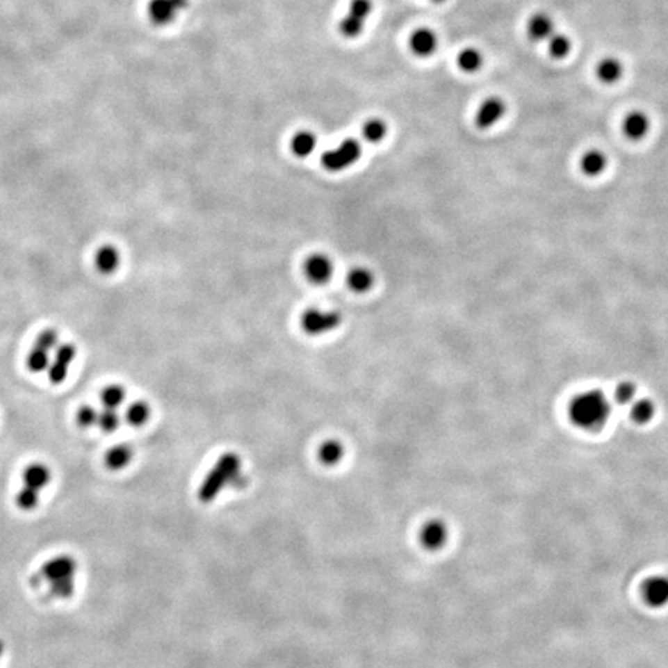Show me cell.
Returning a JSON list of instances; mask_svg holds the SVG:
<instances>
[{
	"mask_svg": "<svg viewBox=\"0 0 668 668\" xmlns=\"http://www.w3.org/2000/svg\"><path fill=\"white\" fill-rule=\"evenodd\" d=\"M484 64V56L481 54V51H478L477 48H473V47H467V48H463L458 53V56H457V65L461 72H464V73H477L481 67H483Z\"/></svg>",
	"mask_w": 668,
	"mask_h": 668,
	"instance_id": "cell-19",
	"label": "cell"
},
{
	"mask_svg": "<svg viewBox=\"0 0 668 668\" xmlns=\"http://www.w3.org/2000/svg\"><path fill=\"white\" fill-rule=\"evenodd\" d=\"M608 168V158L601 150H588L580 158V170L587 177H598L602 175L605 169Z\"/></svg>",
	"mask_w": 668,
	"mask_h": 668,
	"instance_id": "cell-16",
	"label": "cell"
},
{
	"mask_svg": "<svg viewBox=\"0 0 668 668\" xmlns=\"http://www.w3.org/2000/svg\"><path fill=\"white\" fill-rule=\"evenodd\" d=\"M438 48V38L435 31L429 28H418L410 36V50L419 58L432 56Z\"/></svg>",
	"mask_w": 668,
	"mask_h": 668,
	"instance_id": "cell-14",
	"label": "cell"
},
{
	"mask_svg": "<svg viewBox=\"0 0 668 668\" xmlns=\"http://www.w3.org/2000/svg\"><path fill=\"white\" fill-rule=\"evenodd\" d=\"M26 364H28V368L34 371V373H40V371H44L50 367L51 362H50V357H48V351L34 347L31 350V353L28 355Z\"/></svg>",
	"mask_w": 668,
	"mask_h": 668,
	"instance_id": "cell-29",
	"label": "cell"
},
{
	"mask_svg": "<svg viewBox=\"0 0 668 668\" xmlns=\"http://www.w3.org/2000/svg\"><path fill=\"white\" fill-rule=\"evenodd\" d=\"M371 11H373V2H371V0H351L348 15L365 22V19L370 16Z\"/></svg>",
	"mask_w": 668,
	"mask_h": 668,
	"instance_id": "cell-32",
	"label": "cell"
},
{
	"mask_svg": "<svg viewBox=\"0 0 668 668\" xmlns=\"http://www.w3.org/2000/svg\"><path fill=\"white\" fill-rule=\"evenodd\" d=\"M526 33L529 39L535 40V42H543V40H548L554 31V20L546 13H535L528 20L526 25Z\"/></svg>",
	"mask_w": 668,
	"mask_h": 668,
	"instance_id": "cell-13",
	"label": "cell"
},
{
	"mask_svg": "<svg viewBox=\"0 0 668 668\" xmlns=\"http://www.w3.org/2000/svg\"><path fill=\"white\" fill-rule=\"evenodd\" d=\"M51 480V471L42 463H31L30 466H26L22 473V481H24V489L34 494H39L40 491L50 483Z\"/></svg>",
	"mask_w": 668,
	"mask_h": 668,
	"instance_id": "cell-11",
	"label": "cell"
},
{
	"mask_svg": "<svg viewBox=\"0 0 668 668\" xmlns=\"http://www.w3.org/2000/svg\"><path fill=\"white\" fill-rule=\"evenodd\" d=\"M304 272L309 282L316 285H323L332 277L333 261L325 254H313L305 260Z\"/></svg>",
	"mask_w": 668,
	"mask_h": 668,
	"instance_id": "cell-10",
	"label": "cell"
},
{
	"mask_svg": "<svg viewBox=\"0 0 668 668\" xmlns=\"http://www.w3.org/2000/svg\"><path fill=\"white\" fill-rule=\"evenodd\" d=\"M98 416H99V412H96L92 405H82V407L78 410L76 419L81 427H92L95 424H98Z\"/></svg>",
	"mask_w": 668,
	"mask_h": 668,
	"instance_id": "cell-33",
	"label": "cell"
},
{
	"mask_svg": "<svg viewBox=\"0 0 668 668\" xmlns=\"http://www.w3.org/2000/svg\"><path fill=\"white\" fill-rule=\"evenodd\" d=\"M126 418L130 425L141 427L149 421L150 407L144 401H135L129 405V409L126 412Z\"/></svg>",
	"mask_w": 668,
	"mask_h": 668,
	"instance_id": "cell-25",
	"label": "cell"
},
{
	"mask_svg": "<svg viewBox=\"0 0 668 668\" xmlns=\"http://www.w3.org/2000/svg\"><path fill=\"white\" fill-rule=\"evenodd\" d=\"M364 25H365L364 20L357 19L355 16H351V15H347L345 17L342 19V22L339 25V30L342 33V36H345L348 39H355L362 33Z\"/></svg>",
	"mask_w": 668,
	"mask_h": 668,
	"instance_id": "cell-30",
	"label": "cell"
},
{
	"mask_svg": "<svg viewBox=\"0 0 668 668\" xmlns=\"http://www.w3.org/2000/svg\"><path fill=\"white\" fill-rule=\"evenodd\" d=\"M622 130L625 136L631 141H639L645 138L650 130V120L644 112L640 110H633L624 118Z\"/></svg>",
	"mask_w": 668,
	"mask_h": 668,
	"instance_id": "cell-12",
	"label": "cell"
},
{
	"mask_svg": "<svg viewBox=\"0 0 668 668\" xmlns=\"http://www.w3.org/2000/svg\"><path fill=\"white\" fill-rule=\"evenodd\" d=\"M3 653H5V644H3V640H0V660H2Z\"/></svg>",
	"mask_w": 668,
	"mask_h": 668,
	"instance_id": "cell-37",
	"label": "cell"
},
{
	"mask_svg": "<svg viewBox=\"0 0 668 668\" xmlns=\"http://www.w3.org/2000/svg\"><path fill=\"white\" fill-rule=\"evenodd\" d=\"M506 113L505 101L498 96H489L478 106L475 112V126L478 129H491L497 124Z\"/></svg>",
	"mask_w": 668,
	"mask_h": 668,
	"instance_id": "cell-9",
	"label": "cell"
},
{
	"mask_svg": "<svg viewBox=\"0 0 668 668\" xmlns=\"http://www.w3.org/2000/svg\"><path fill=\"white\" fill-rule=\"evenodd\" d=\"M636 396H637V387L636 384L631 381L619 382L614 387V391H612V399L621 405H630L633 401H635Z\"/></svg>",
	"mask_w": 668,
	"mask_h": 668,
	"instance_id": "cell-27",
	"label": "cell"
},
{
	"mask_svg": "<svg viewBox=\"0 0 668 668\" xmlns=\"http://www.w3.org/2000/svg\"><path fill=\"white\" fill-rule=\"evenodd\" d=\"M447 540H449V528L439 519H432L424 523L421 531H419V543L424 549L432 551V553L443 549Z\"/></svg>",
	"mask_w": 668,
	"mask_h": 668,
	"instance_id": "cell-8",
	"label": "cell"
},
{
	"mask_svg": "<svg viewBox=\"0 0 668 668\" xmlns=\"http://www.w3.org/2000/svg\"><path fill=\"white\" fill-rule=\"evenodd\" d=\"M34 347L42 348L45 351H51L53 348H56L58 347V333L54 332V329H50V328L44 329V332L38 336L36 345H34Z\"/></svg>",
	"mask_w": 668,
	"mask_h": 668,
	"instance_id": "cell-34",
	"label": "cell"
},
{
	"mask_svg": "<svg viewBox=\"0 0 668 668\" xmlns=\"http://www.w3.org/2000/svg\"><path fill=\"white\" fill-rule=\"evenodd\" d=\"M124 399H126V390L120 385H108L107 389L102 390L101 401L106 409L116 410L124 402Z\"/></svg>",
	"mask_w": 668,
	"mask_h": 668,
	"instance_id": "cell-28",
	"label": "cell"
},
{
	"mask_svg": "<svg viewBox=\"0 0 668 668\" xmlns=\"http://www.w3.org/2000/svg\"><path fill=\"white\" fill-rule=\"evenodd\" d=\"M120 252L112 245H104L96 251L95 265L102 274H113L120 266Z\"/></svg>",
	"mask_w": 668,
	"mask_h": 668,
	"instance_id": "cell-17",
	"label": "cell"
},
{
	"mask_svg": "<svg viewBox=\"0 0 668 668\" xmlns=\"http://www.w3.org/2000/svg\"><path fill=\"white\" fill-rule=\"evenodd\" d=\"M347 282H348V286L353 289V291L365 293V291H368L371 286H373L375 275L370 270H367V268L359 266V268H355V270L350 271Z\"/></svg>",
	"mask_w": 668,
	"mask_h": 668,
	"instance_id": "cell-23",
	"label": "cell"
},
{
	"mask_svg": "<svg viewBox=\"0 0 668 668\" xmlns=\"http://www.w3.org/2000/svg\"><path fill=\"white\" fill-rule=\"evenodd\" d=\"M47 370H48V380H50L53 384H60L62 381H65L67 373H68V365L53 361Z\"/></svg>",
	"mask_w": 668,
	"mask_h": 668,
	"instance_id": "cell-35",
	"label": "cell"
},
{
	"mask_svg": "<svg viewBox=\"0 0 668 668\" xmlns=\"http://www.w3.org/2000/svg\"><path fill=\"white\" fill-rule=\"evenodd\" d=\"M432 2H435V3H441V2H446V0H432Z\"/></svg>",
	"mask_w": 668,
	"mask_h": 668,
	"instance_id": "cell-38",
	"label": "cell"
},
{
	"mask_svg": "<svg viewBox=\"0 0 668 668\" xmlns=\"http://www.w3.org/2000/svg\"><path fill=\"white\" fill-rule=\"evenodd\" d=\"M343 446L337 439H328L325 443H322L319 450H318V458L323 466H336L337 463H341V459L343 457Z\"/></svg>",
	"mask_w": 668,
	"mask_h": 668,
	"instance_id": "cell-21",
	"label": "cell"
},
{
	"mask_svg": "<svg viewBox=\"0 0 668 668\" xmlns=\"http://www.w3.org/2000/svg\"><path fill=\"white\" fill-rule=\"evenodd\" d=\"M74 357H76V347L72 345V343H62V345L56 348V357H54V361L64 365H70Z\"/></svg>",
	"mask_w": 668,
	"mask_h": 668,
	"instance_id": "cell-36",
	"label": "cell"
},
{
	"mask_svg": "<svg viewBox=\"0 0 668 668\" xmlns=\"http://www.w3.org/2000/svg\"><path fill=\"white\" fill-rule=\"evenodd\" d=\"M362 155L361 144L356 140H345L339 146L332 150H327L322 155V166L329 172H341L359 160Z\"/></svg>",
	"mask_w": 668,
	"mask_h": 668,
	"instance_id": "cell-4",
	"label": "cell"
},
{
	"mask_svg": "<svg viewBox=\"0 0 668 668\" xmlns=\"http://www.w3.org/2000/svg\"><path fill=\"white\" fill-rule=\"evenodd\" d=\"M245 478L242 475V459L234 452H228L217 459L212 469L206 475L197 492L198 500L208 505L215 500L223 489L238 487Z\"/></svg>",
	"mask_w": 668,
	"mask_h": 668,
	"instance_id": "cell-2",
	"label": "cell"
},
{
	"mask_svg": "<svg viewBox=\"0 0 668 668\" xmlns=\"http://www.w3.org/2000/svg\"><path fill=\"white\" fill-rule=\"evenodd\" d=\"M78 562L70 554H59L48 559L38 573V580L44 582L50 594L56 598H70L76 591Z\"/></svg>",
	"mask_w": 668,
	"mask_h": 668,
	"instance_id": "cell-3",
	"label": "cell"
},
{
	"mask_svg": "<svg viewBox=\"0 0 668 668\" xmlns=\"http://www.w3.org/2000/svg\"><path fill=\"white\" fill-rule=\"evenodd\" d=\"M612 413L608 396L598 389H588L574 395L568 404V418L577 429L588 433L603 430Z\"/></svg>",
	"mask_w": 668,
	"mask_h": 668,
	"instance_id": "cell-1",
	"label": "cell"
},
{
	"mask_svg": "<svg viewBox=\"0 0 668 668\" xmlns=\"http://www.w3.org/2000/svg\"><path fill=\"white\" fill-rule=\"evenodd\" d=\"M342 316L337 311H320V309H307L302 314L300 327L309 336H320L333 332L341 325Z\"/></svg>",
	"mask_w": 668,
	"mask_h": 668,
	"instance_id": "cell-5",
	"label": "cell"
},
{
	"mask_svg": "<svg viewBox=\"0 0 668 668\" xmlns=\"http://www.w3.org/2000/svg\"><path fill=\"white\" fill-rule=\"evenodd\" d=\"M596 74L598 81H602L603 84H616V82L621 81L624 76V65L617 58L607 56L597 64Z\"/></svg>",
	"mask_w": 668,
	"mask_h": 668,
	"instance_id": "cell-15",
	"label": "cell"
},
{
	"mask_svg": "<svg viewBox=\"0 0 668 668\" xmlns=\"http://www.w3.org/2000/svg\"><path fill=\"white\" fill-rule=\"evenodd\" d=\"M316 142H318V140H316V135L313 132H309V130H300V132L293 136L291 150L294 155L305 158L314 152Z\"/></svg>",
	"mask_w": 668,
	"mask_h": 668,
	"instance_id": "cell-22",
	"label": "cell"
},
{
	"mask_svg": "<svg viewBox=\"0 0 668 668\" xmlns=\"http://www.w3.org/2000/svg\"><path fill=\"white\" fill-rule=\"evenodd\" d=\"M654 415H656V405H654V402L649 398H636L635 401L630 404V418L635 424H649Z\"/></svg>",
	"mask_w": 668,
	"mask_h": 668,
	"instance_id": "cell-18",
	"label": "cell"
},
{
	"mask_svg": "<svg viewBox=\"0 0 668 668\" xmlns=\"http://www.w3.org/2000/svg\"><path fill=\"white\" fill-rule=\"evenodd\" d=\"M133 458L132 447L127 444H118L106 453V466L110 471H121L129 466Z\"/></svg>",
	"mask_w": 668,
	"mask_h": 668,
	"instance_id": "cell-20",
	"label": "cell"
},
{
	"mask_svg": "<svg viewBox=\"0 0 668 668\" xmlns=\"http://www.w3.org/2000/svg\"><path fill=\"white\" fill-rule=\"evenodd\" d=\"M120 415L116 413V410L112 409H104L98 416V425L104 432H115L120 425Z\"/></svg>",
	"mask_w": 668,
	"mask_h": 668,
	"instance_id": "cell-31",
	"label": "cell"
},
{
	"mask_svg": "<svg viewBox=\"0 0 668 668\" xmlns=\"http://www.w3.org/2000/svg\"><path fill=\"white\" fill-rule=\"evenodd\" d=\"M546 42L548 51L554 59H564L571 53V50H573V42H571V39L567 34L554 33Z\"/></svg>",
	"mask_w": 668,
	"mask_h": 668,
	"instance_id": "cell-24",
	"label": "cell"
},
{
	"mask_svg": "<svg viewBox=\"0 0 668 668\" xmlns=\"http://www.w3.org/2000/svg\"><path fill=\"white\" fill-rule=\"evenodd\" d=\"M644 602L650 608H664L668 605V576L654 574L645 578L640 589Z\"/></svg>",
	"mask_w": 668,
	"mask_h": 668,
	"instance_id": "cell-6",
	"label": "cell"
},
{
	"mask_svg": "<svg viewBox=\"0 0 668 668\" xmlns=\"http://www.w3.org/2000/svg\"><path fill=\"white\" fill-rule=\"evenodd\" d=\"M186 6H188V0H150L147 15L152 24L164 26L175 20Z\"/></svg>",
	"mask_w": 668,
	"mask_h": 668,
	"instance_id": "cell-7",
	"label": "cell"
},
{
	"mask_svg": "<svg viewBox=\"0 0 668 668\" xmlns=\"http://www.w3.org/2000/svg\"><path fill=\"white\" fill-rule=\"evenodd\" d=\"M362 135L368 142H380L384 140L385 135H387V124L377 118L368 120L364 124Z\"/></svg>",
	"mask_w": 668,
	"mask_h": 668,
	"instance_id": "cell-26",
	"label": "cell"
}]
</instances>
